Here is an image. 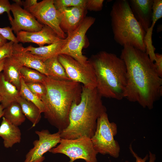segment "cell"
Returning a JSON list of instances; mask_svg holds the SVG:
<instances>
[{
    "instance_id": "obj_22",
    "label": "cell",
    "mask_w": 162,
    "mask_h": 162,
    "mask_svg": "<svg viewBox=\"0 0 162 162\" xmlns=\"http://www.w3.org/2000/svg\"><path fill=\"white\" fill-rule=\"evenodd\" d=\"M16 101L20 105L26 117L32 123V128L35 127L41 118V113L39 108L34 103L20 96L16 99Z\"/></svg>"
},
{
    "instance_id": "obj_30",
    "label": "cell",
    "mask_w": 162,
    "mask_h": 162,
    "mask_svg": "<svg viewBox=\"0 0 162 162\" xmlns=\"http://www.w3.org/2000/svg\"><path fill=\"white\" fill-rule=\"evenodd\" d=\"M0 34L7 40L12 41L14 43H18L17 38L14 34L11 28L8 26L0 28Z\"/></svg>"
},
{
    "instance_id": "obj_23",
    "label": "cell",
    "mask_w": 162,
    "mask_h": 162,
    "mask_svg": "<svg viewBox=\"0 0 162 162\" xmlns=\"http://www.w3.org/2000/svg\"><path fill=\"white\" fill-rule=\"evenodd\" d=\"M11 124L18 126L25 121L26 117L20 104L16 101L4 109L3 116Z\"/></svg>"
},
{
    "instance_id": "obj_38",
    "label": "cell",
    "mask_w": 162,
    "mask_h": 162,
    "mask_svg": "<svg viewBox=\"0 0 162 162\" xmlns=\"http://www.w3.org/2000/svg\"><path fill=\"white\" fill-rule=\"evenodd\" d=\"M4 108L1 104H0V118L3 116Z\"/></svg>"
},
{
    "instance_id": "obj_29",
    "label": "cell",
    "mask_w": 162,
    "mask_h": 162,
    "mask_svg": "<svg viewBox=\"0 0 162 162\" xmlns=\"http://www.w3.org/2000/svg\"><path fill=\"white\" fill-rule=\"evenodd\" d=\"M104 1V0H87L86 9L91 11H100L103 8Z\"/></svg>"
},
{
    "instance_id": "obj_19",
    "label": "cell",
    "mask_w": 162,
    "mask_h": 162,
    "mask_svg": "<svg viewBox=\"0 0 162 162\" xmlns=\"http://www.w3.org/2000/svg\"><path fill=\"white\" fill-rule=\"evenodd\" d=\"M22 66L11 56L5 59L2 74L5 80L20 91L21 87L20 70Z\"/></svg>"
},
{
    "instance_id": "obj_37",
    "label": "cell",
    "mask_w": 162,
    "mask_h": 162,
    "mask_svg": "<svg viewBox=\"0 0 162 162\" xmlns=\"http://www.w3.org/2000/svg\"><path fill=\"white\" fill-rule=\"evenodd\" d=\"M6 58L0 61V73L2 71H3L4 64Z\"/></svg>"
},
{
    "instance_id": "obj_36",
    "label": "cell",
    "mask_w": 162,
    "mask_h": 162,
    "mask_svg": "<svg viewBox=\"0 0 162 162\" xmlns=\"http://www.w3.org/2000/svg\"><path fill=\"white\" fill-rule=\"evenodd\" d=\"M7 42V40L0 34V46Z\"/></svg>"
},
{
    "instance_id": "obj_34",
    "label": "cell",
    "mask_w": 162,
    "mask_h": 162,
    "mask_svg": "<svg viewBox=\"0 0 162 162\" xmlns=\"http://www.w3.org/2000/svg\"><path fill=\"white\" fill-rule=\"evenodd\" d=\"M37 0H26L22 1V6L23 9L27 11L32 6L35 5L37 3Z\"/></svg>"
},
{
    "instance_id": "obj_11",
    "label": "cell",
    "mask_w": 162,
    "mask_h": 162,
    "mask_svg": "<svg viewBox=\"0 0 162 162\" xmlns=\"http://www.w3.org/2000/svg\"><path fill=\"white\" fill-rule=\"evenodd\" d=\"M35 132L39 139L33 142L34 146L26 154L24 162H43L45 159L44 154L56 147L61 139L58 131L53 134L47 129Z\"/></svg>"
},
{
    "instance_id": "obj_21",
    "label": "cell",
    "mask_w": 162,
    "mask_h": 162,
    "mask_svg": "<svg viewBox=\"0 0 162 162\" xmlns=\"http://www.w3.org/2000/svg\"><path fill=\"white\" fill-rule=\"evenodd\" d=\"M58 56L47 59L44 62L47 76L58 80H70L64 68L59 62Z\"/></svg>"
},
{
    "instance_id": "obj_13",
    "label": "cell",
    "mask_w": 162,
    "mask_h": 162,
    "mask_svg": "<svg viewBox=\"0 0 162 162\" xmlns=\"http://www.w3.org/2000/svg\"><path fill=\"white\" fill-rule=\"evenodd\" d=\"M19 42L33 43L39 46L56 42L61 39L50 27L44 25L40 30L34 32L21 31L16 34Z\"/></svg>"
},
{
    "instance_id": "obj_10",
    "label": "cell",
    "mask_w": 162,
    "mask_h": 162,
    "mask_svg": "<svg viewBox=\"0 0 162 162\" xmlns=\"http://www.w3.org/2000/svg\"><path fill=\"white\" fill-rule=\"evenodd\" d=\"M28 11L40 23L52 28L61 39L66 38V34L60 26L61 14L55 7L53 0H43L38 2Z\"/></svg>"
},
{
    "instance_id": "obj_5",
    "label": "cell",
    "mask_w": 162,
    "mask_h": 162,
    "mask_svg": "<svg viewBox=\"0 0 162 162\" xmlns=\"http://www.w3.org/2000/svg\"><path fill=\"white\" fill-rule=\"evenodd\" d=\"M111 25L116 42L131 45L146 52L143 39L146 32L134 16L127 0H117L110 12Z\"/></svg>"
},
{
    "instance_id": "obj_2",
    "label": "cell",
    "mask_w": 162,
    "mask_h": 162,
    "mask_svg": "<svg viewBox=\"0 0 162 162\" xmlns=\"http://www.w3.org/2000/svg\"><path fill=\"white\" fill-rule=\"evenodd\" d=\"M44 83L47 89L46 94L41 99L45 107L44 117L61 131L69 125V114L73 104L80 101L82 86L77 82L47 76Z\"/></svg>"
},
{
    "instance_id": "obj_24",
    "label": "cell",
    "mask_w": 162,
    "mask_h": 162,
    "mask_svg": "<svg viewBox=\"0 0 162 162\" xmlns=\"http://www.w3.org/2000/svg\"><path fill=\"white\" fill-rule=\"evenodd\" d=\"M20 82V96L34 103L39 108L41 113H44L45 111V107L42 100L29 90L21 77Z\"/></svg>"
},
{
    "instance_id": "obj_7",
    "label": "cell",
    "mask_w": 162,
    "mask_h": 162,
    "mask_svg": "<svg viewBox=\"0 0 162 162\" xmlns=\"http://www.w3.org/2000/svg\"><path fill=\"white\" fill-rule=\"evenodd\" d=\"M59 144L49 152L66 155L70 158L68 162H74L78 159L84 160L86 162H98V154L90 138L84 136L74 139H61Z\"/></svg>"
},
{
    "instance_id": "obj_15",
    "label": "cell",
    "mask_w": 162,
    "mask_h": 162,
    "mask_svg": "<svg viewBox=\"0 0 162 162\" xmlns=\"http://www.w3.org/2000/svg\"><path fill=\"white\" fill-rule=\"evenodd\" d=\"M128 1L134 16L146 32L152 24L153 0Z\"/></svg>"
},
{
    "instance_id": "obj_26",
    "label": "cell",
    "mask_w": 162,
    "mask_h": 162,
    "mask_svg": "<svg viewBox=\"0 0 162 162\" xmlns=\"http://www.w3.org/2000/svg\"><path fill=\"white\" fill-rule=\"evenodd\" d=\"M26 83L29 90L41 100L46 94L47 89L44 83L33 82Z\"/></svg>"
},
{
    "instance_id": "obj_1",
    "label": "cell",
    "mask_w": 162,
    "mask_h": 162,
    "mask_svg": "<svg viewBox=\"0 0 162 162\" xmlns=\"http://www.w3.org/2000/svg\"><path fill=\"white\" fill-rule=\"evenodd\" d=\"M123 46L120 57L127 70L124 98L138 103L144 108L152 109L162 95V78L145 52L129 45Z\"/></svg>"
},
{
    "instance_id": "obj_39",
    "label": "cell",
    "mask_w": 162,
    "mask_h": 162,
    "mask_svg": "<svg viewBox=\"0 0 162 162\" xmlns=\"http://www.w3.org/2000/svg\"><path fill=\"white\" fill-rule=\"evenodd\" d=\"M13 1L15 2V3L21 7L22 6V1L21 0H13Z\"/></svg>"
},
{
    "instance_id": "obj_20",
    "label": "cell",
    "mask_w": 162,
    "mask_h": 162,
    "mask_svg": "<svg viewBox=\"0 0 162 162\" xmlns=\"http://www.w3.org/2000/svg\"><path fill=\"white\" fill-rule=\"evenodd\" d=\"M0 95L1 104L4 109L12 103L16 101L20 96V91L15 86L6 80L2 73H0Z\"/></svg>"
},
{
    "instance_id": "obj_14",
    "label": "cell",
    "mask_w": 162,
    "mask_h": 162,
    "mask_svg": "<svg viewBox=\"0 0 162 162\" xmlns=\"http://www.w3.org/2000/svg\"><path fill=\"white\" fill-rule=\"evenodd\" d=\"M11 57L22 67L33 69L47 76L44 62L38 57L26 51L22 44L14 43Z\"/></svg>"
},
{
    "instance_id": "obj_17",
    "label": "cell",
    "mask_w": 162,
    "mask_h": 162,
    "mask_svg": "<svg viewBox=\"0 0 162 162\" xmlns=\"http://www.w3.org/2000/svg\"><path fill=\"white\" fill-rule=\"evenodd\" d=\"M0 137L3 140L4 146L9 148L21 142V133L18 126L11 124L3 117L0 126Z\"/></svg>"
},
{
    "instance_id": "obj_25",
    "label": "cell",
    "mask_w": 162,
    "mask_h": 162,
    "mask_svg": "<svg viewBox=\"0 0 162 162\" xmlns=\"http://www.w3.org/2000/svg\"><path fill=\"white\" fill-rule=\"evenodd\" d=\"M21 77L25 83L41 82L44 83L47 76L36 70L26 67H22L20 70Z\"/></svg>"
},
{
    "instance_id": "obj_9",
    "label": "cell",
    "mask_w": 162,
    "mask_h": 162,
    "mask_svg": "<svg viewBox=\"0 0 162 162\" xmlns=\"http://www.w3.org/2000/svg\"><path fill=\"white\" fill-rule=\"evenodd\" d=\"M58 58L70 80L82 83L83 86L89 88L96 87L95 73L89 61L87 64H83L72 57L64 54H59Z\"/></svg>"
},
{
    "instance_id": "obj_8",
    "label": "cell",
    "mask_w": 162,
    "mask_h": 162,
    "mask_svg": "<svg viewBox=\"0 0 162 162\" xmlns=\"http://www.w3.org/2000/svg\"><path fill=\"white\" fill-rule=\"evenodd\" d=\"M95 20L92 16L85 17L75 29L67 34L66 43L59 54L69 56L82 64H87L88 61L83 55L82 50L85 45L86 33Z\"/></svg>"
},
{
    "instance_id": "obj_3",
    "label": "cell",
    "mask_w": 162,
    "mask_h": 162,
    "mask_svg": "<svg viewBox=\"0 0 162 162\" xmlns=\"http://www.w3.org/2000/svg\"><path fill=\"white\" fill-rule=\"evenodd\" d=\"M82 87L80 102L74 103L70 109L68 126L59 131L61 139H74L84 136L91 138L95 131L98 119L106 112L96 88L91 89L83 86Z\"/></svg>"
},
{
    "instance_id": "obj_6",
    "label": "cell",
    "mask_w": 162,
    "mask_h": 162,
    "mask_svg": "<svg viewBox=\"0 0 162 162\" xmlns=\"http://www.w3.org/2000/svg\"><path fill=\"white\" fill-rule=\"evenodd\" d=\"M117 130L116 124L109 121L106 112L103 113L98 119L95 131L91 138L98 154H109L115 158L118 157L120 147L114 138Z\"/></svg>"
},
{
    "instance_id": "obj_31",
    "label": "cell",
    "mask_w": 162,
    "mask_h": 162,
    "mask_svg": "<svg viewBox=\"0 0 162 162\" xmlns=\"http://www.w3.org/2000/svg\"><path fill=\"white\" fill-rule=\"evenodd\" d=\"M11 8V4L8 0H0V15L6 12L10 21H11L13 19L10 12Z\"/></svg>"
},
{
    "instance_id": "obj_32",
    "label": "cell",
    "mask_w": 162,
    "mask_h": 162,
    "mask_svg": "<svg viewBox=\"0 0 162 162\" xmlns=\"http://www.w3.org/2000/svg\"><path fill=\"white\" fill-rule=\"evenodd\" d=\"M155 59L154 64L159 76L162 78V54L155 53Z\"/></svg>"
},
{
    "instance_id": "obj_4",
    "label": "cell",
    "mask_w": 162,
    "mask_h": 162,
    "mask_svg": "<svg viewBox=\"0 0 162 162\" xmlns=\"http://www.w3.org/2000/svg\"><path fill=\"white\" fill-rule=\"evenodd\" d=\"M88 60L94 70L100 95L118 100L123 99L127 80L123 60L115 54L105 51L92 55Z\"/></svg>"
},
{
    "instance_id": "obj_16",
    "label": "cell",
    "mask_w": 162,
    "mask_h": 162,
    "mask_svg": "<svg viewBox=\"0 0 162 162\" xmlns=\"http://www.w3.org/2000/svg\"><path fill=\"white\" fill-rule=\"evenodd\" d=\"M86 8L71 7L59 10L61 14L62 30L69 33L75 29L85 17Z\"/></svg>"
},
{
    "instance_id": "obj_12",
    "label": "cell",
    "mask_w": 162,
    "mask_h": 162,
    "mask_svg": "<svg viewBox=\"0 0 162 162\" xmlns=\"http://www.w3.org/2000/svg\"><path fill=\"white\" fill-rule=\"evenodd\" d=\"M10 11L14 17L10 21L11 28L16 34L21 31L38 32L41 30L44 26L29 11L15 3L11 4Z\"/></svg>"
},
{
    "instance_id": "obj_27",
    "label": "cell",
    "mask_w": 162,
    "mask_h": 162,
    "mask_svg": "<svg viewBox=\"0 0 162 162\" xmlns=\"http://www.w3.org/2000/svg\"><path fill=\"white\" fill-rule=\"evenodd\" d=\"M129 148L130 152L133 157L136 159L135 162H155L156 159V156L154 154L152 153L150 151H149V155L147 154L144 158H142L139 157L133 149L132 145L130 144ZM124 162H130L126 160Z\"/></svg>"
},
{
    "instance_id": "obj_33",
    "label": "cell",
    "mask_w": 162,
    "mask_h": 162,
    "mask_svg": "<svg viewBox=\"0 0 162 162\" xmlns=\"http://www.w3.org/2000/svg\"><path fill=\"white\" fill-rule=\"evenodd\" d=\"M72 0H53V4L56 8L59 10L71 7Z\"/></svg>"
},
{
    "instance_id": "obj_28",
    "label": "cell",
    "mask_w": 162,
    "mask_h": 162,
    "mask_svg": "<svg viewBox=\"0 0 162 162\" xmlns=\"http://www.w3.org/2000/svg\"><path fill=\"white\" fill-rule=\"evenodd\" d=\"M14 43L12 41H10L0 46V61L11 56Z\"/></svg>"
},
{
    "instance_id": "obj_18",
    "label": "cell",
    "mask_w": 162,
    "mask_h": 162,
    "mask_svg": "<svg viewBox=\"0 0 162 162\" xmlns=\"http://www.w3.org/2000/svg\"><path fill=\"white\" fill-rule=\"evenodd\" d=\"M66 38L47 46L34 47L29 46L25 48L26 51L41 59L43 62L47 59L58 55L67 42Z\"/></svg>"
},
{
    "instance_id": "obj_35",
    "label": "cell",
    "mask_w": 162,
    "mask_h": 162,
    "mask_svg": "<svg viewBox=\"0 0 162 162\" xmlns=\"http://www.w3.org/2000/svg\"><path fill=\"white\" fill-rule=\"evenodd\" d=\"M87 2V0H72L71 7H77L86 8Z\"/></svg>"
},
{
    "instance_id": "obj_40",
    "label": "cell",
    "mask_w": 162,
    "mask_h": 162,
    "mask_svg": "<svg viewBox=\"0 0 162 162\" xmlns=\"http://www.w3.org/2000/svg\"><path fill=\"white\" fill-rule=\"evenodd\" d=\"M2 100V98H1V96H0V102H1V100Z\"/></svg>"
}]
</instances>
